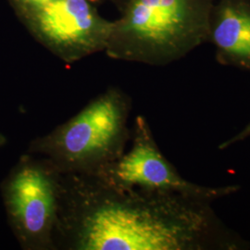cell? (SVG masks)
<instances>
[{"label": "cell", "mask_w": 250, "mask_h": 250, "mask_svg": "<svg viewBox=\"0 0 250 250\" xmlns=\"http://www.w3.org/2000/svg\"><path fill=\"white\" fill-rule=\"evenodd\" d=\"M53 242L55 250L250 249L209 201L118 189L81 173H62Z\"/></svg>", "instance_id": "6da1fadb"}, {"label": "cell", "mask_w": 250, "mask_h": 250, "mask_svg": "<svg viewBox=\"0 0 250 250\" xmlns=\"http://www.w3.org/2000/svg\"><path fill=\"white\" fill-rule=\"evenodd\" d=\"M217 0H127L112 21L108 58L165 66L208 41Z\"/></svg>", "instance_id": "7a4b0ae2"}, {"label": "cell", "mask_w": 250, "mask_h": 250, "mask_svg": "<svg viewBox=\"0 0 250 250\" xmlns=\"http://www.w3.org/2000/svg\"><path fill=\"white\" fill-rule=\"evenodd\" d=\"M131 111L129 95L108 87L67 122L32 140L27 152L47 159L62 173H93L127 149Z\"/></svg>", "instance_id": "3957f363"}, {"label": "cell", "mask_w": 250, "mask_h": 250, "mask_svg": "<svg viewBox=\"0 0 250 250\" xmlns=\"http://www.w3.org/2000/svg\"><path fill=\"white\" fill-rule=\"evenodd\" d=\"M62 172L44 157L26 152L1 184L9 226L22 250H55Z\"/></svg>", "instance_id": "277c9868"}, {"label": "cell", "mask_w": 250, "mask_h": 250, "mask_svg": "<svg viewBox=\"0 0 250 250\" xmlns=\"http://www.w3.org/2000/svg\"><path fill=\"white\" fill-rule=\"evenodd\" d=\"M30 35L63 62L104 52L112 21L96 0H8Z\"/></svg>", "instance_id": "5b68a950"}, {"label": "cell", "mask_w": 250, "mask_h": 250, "mask_svg": "<svg viewBox=\"0 0 250 250\" xmlns=\"http://www.w3.org/2000/svg\"><path fill=\"white\" fill-rule=\"evenodd\" d=\"M131 146L116 161L89 173L109 187L146 192L180 194L215 200L237 193L239 186L205 187L182 177L176 168L162 154L146 119L138 115L132 126Z\"/></svg>", "instance_id": "8992f818"}, {"label": "cell", "mask_w": 250, "mask_h": 250, "mask_svg": "<svg viewBox=\"0 0 250 250\" xmlns=\"http://www.w3.org/2000/svg\"><path fill=\"white\" fill-rule=\"evenodd\" d=\"M208 42L220 64L250 72V0H217Z\"/></svg>", "instance_id": "52a82bcc"}, {"label": "cell", "mask_w": 250, "mask_h": 250, "mask_svg": "<svg viewBox=\"0 0 250 250\" xmlns=\"http://www.w3.org/2000/svg\"><path fill=\"white\" fill-rule=\"evenodd\" d=\"M249 138H250V121L247 125L244 126V128H242L241 130L237 134L232 135L231 138H229V139L224 141L223 143L220 144L219 149L220 150L227 149V148L231 147L232 146L240 143L242 141H245V140H247Z\"/></svg>", "instance_id": "ba28073f"}, {"label": "cell", "mask_w": 250, "mask_h": 250, "mask_svg": "<svg viewBox=\"0 0 250 250\" xmlns=\"http://www.w3.org/2000/svg\"><path fill=\"white\" fill-rule=\"evenodd\" d=\"M98 2H110L112 3L114 6H116L117 9L119 10L123 9V7L125 6V3L127 2V0H96Z\"/></svg>", "instance_id": "9c48e42d"}]
</instances>
